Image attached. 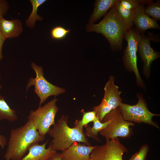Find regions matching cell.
I'll use <instances>...</instances> for the list:
<instances>
[{
  "mask_svg": "<svg viewBox=\"0 0 160 160\" xmlns=\"http://www.w3.org/2000/svg\"><path fill=\"white\" fill-rule=\"evenodd\" d=\"M6 152L5 160H20L32 143L44 141L45 136L40 135L31 120L28 119L23 125L12 129Z\"/></svg>",
  "mask_w": 160,
  "mask_h": 160,
  "instance_id": "cell-1",
  "label": "cell"
},
{
  "mask_svg": "<svg viewBox=\"0 0 160 160\" xmlns=\"http://www.w3.org/2000/svg\"><path fill=\"white\" fill-rule=\"evenodd\" d=\"M127 28L115 6L98 23L89 24L86 27L88 32H94L102 34L108 40L113 51L121 49L124 34Z\"/></svg>",
  "mask_w": 160,
  "mask_h": 160,
  "instance_id": "cell-2",
  "label": "cell"
},
{
  "mask_svg": "<svg viewBox=\"0 0 160 160\" xmlns=\"http://www.w3.org/2000/svg\"><path fill=\"white\" fill-rule=\"evenodd\" d=\"M68 116L62 115L47 133L52 138L48 148L56 151H63L75 142H81L87 146L90 143L83 131L68 125Z\"/></svg>",
  "mask_w": 160,
  "mask_h": 160,
  "instance_id": "cell-3",
  "label": "cell"
},
{
  "mask_svg": "<svg viewBox=\"0 0 160 160\" xmlns=\"http://www.w3.org/2000/svg\"><path fill=\"white\" fill-rule=\"evenodd\" d=\"M124 38L127 42V46L124 49L122 56L124 66L127 71L134 73L137 86L146 90L145 84L139 73L137 64V53L140 34L133 26L127 29Z\"/></svg>",
  "mask_w": 160,
  "mask_h": 160,
  "instance_id": "cell-4",
  "label": "cell"
},
{
  "mask_svg": "<svg viewBox=\"0 0 160 160\" xmlns=\"http://www.w3.org/2000/svg\"><path fill=\"white\" fill-rule=\"evenodd\" d=\"M32 68L36 74L35 78L31 77L26 86V92L32 86H34V92L40 99L39 105L40 106L51 96H57L65 93V90L56 86L48 81L44 76L41 66L34 62L31 64Z\"/></svg>",
  "mask_w": 160,
  "mask_h": 160,
  "instance_id": "cell-5",
  "label": "cell"
},
{
  "mask_svg": "<svg viewBox=\"0 0 160 160\" xmlns=\"http://www.w3.org/2000/svg\"><path fill=\"white\" fill-rule=\"evenodd\" d=\"M57 100L55 97L44 105L39 106L36 110H32L30 112L28 119L32 120L41 135L45 136L51 126L55 124V118L59 109L56 104Z\"/></svg>",
  "mask_w": 160,
  "mask_h": 160,
  "instance_id": "cell-6",
  "label": "cell"
},
{
  "mask_svg": "<svg viewBox=\"0 0 160 160\" xmlns=\"http://www.w3.org/2000/svg\"><path fill=\"white\" fill-rule=\"evenodd\" d=\"M137 97L138 100L136 104L131 105L122 103L119 107L124 119L129 121L147 123L159 128L152 118L159 114L153 113L149 110L143 94L137 93Z\"/></svg>",
  "mask_w": 160,
  "mask_h": 160,
  "instance_id": "cell-7",
  "label": "cell"
},
{
  "mask_svg": "<svg viewBox=\"0 0 160 160\" xmlns=\"http://www.w3.org/2000/svg\"><path fill=\"white\" fill-rule=\"evenodd\" d=\"M108 120L111 121L110 124L99 132L105 139L128 137L131 133L129 127L135 125L132 122L124 119L119 107L106 114L101 122H104Z\"/></svg>",
  "mask_w": 160,
  "mask_h": 160,
  "instance_id": "cell-8",
  "label": "cell"
},
{
  "mask_svg": "<svg viewBox=\"0 0 160 160\" xmlns=\"http://www.w3.org/2000/svg\"><path fill=\"white\" fill-rule=\"evenodd\" d=\"M115 77L110 76L104 88V94L100 104L94 106L92 109L101 122L104 117L112 110L119 106L122 101L120 97L121 91L115 84Z\"/></svg>",
  "mask_w": 160,
  "mask_h": 160,
  "instance_id": "cell-9",
  "label": "cell"
},
{
  "mask_svg": "<svg viewBox=\"0 0 160 160\" xmlns=\"http://www.w3.org/2000/svg\"><path fill=\"white\" fill-rule=\"evenodd\" d=\"M106 140L105 144L95 146L90 154L89 160H123L124 153L127 150L119 138Z\"/></svg>",
  "mask_w": 160,
  "mask_h": 160,
  "instance_id": "cell-10",
  "label": "cell"
},
{
  "mask_svg": "<svg viewBox=\"0 0 160 160\" xmlns=\"http://www.w3.org/2000/svg\"><path fill=\"white\" fill-rule=\"evenodd\" d=\"M140 34L138 51L143 62V74L148 80L151 73V64L155 60L160 57V54L154 50L151 46V41H155V39L153 36H146L144 34Z\"/></svg>",
  "mask_w": 160,
  "mask_h": 160,
  "instance_id": "cell-11",
  "label": "cell"
},
{
  "mask_svg": "<svg viewBox=\"0 0 160 160\" xmlns=\"http://www.w3.org/2000/svg\"><path fill=\"white\" fill-rule=\"evenodd\" d=\"M152 0H119L115 6L117 12L127 28L133 26L134 18L137 8L141 4H148Z\"/></svg>",
  "mask_w": 160,
  "mask_h": 160,
  "instance_id": "cell-12",
  "label": "cell"
},
{
  "mask_svg": "<svg viewBox=\"0 0 160 160\" xmlns=\"http://www.w3.org/2000/svg\"><path fill=\"white\" fill-rule=\"evenodd\" d=\"M95 146H87L75 142L61 153L63 160H89L90 154Z\"/></svg>",
  "mask_w": 160,
  "mask_h": 160,
  "instance_id": "cell-13",
  "label": "cell"
},
{
  "mask_svg": "<svg viewBox=\"0 0 160 160\" xmlns=\"http://www.w3.org/2000/svg\"><path fill=\"white\" fill-rule=\"evenodd\" d=\"M143 5L141 4L137 8L133 20L135 28L140 34H144L148 29L160 28L157 21L145 13Z\"/></svg>",
  "mask_w": 160,
  "mask_h": 160,
  "instance_id": "cell-14",
  "label": "cell"
},
{
  "mask_svg": "<svg viewBox=\"0 0 160 160\" xmlns=\"http://www.w3.org/2000/svg\"><path fill=\"white\" fill-rule=\"evenodd\" d=\"M47 140L41 145L39 143H34L31 144L28 149V153L20 160H48L56 152L46 146L48 142Z\"/></svg>",
  "mask_w": 160,
  "mask_h": 160,
  "instance_id": "cell-15",
  "label": "cell"
},
{
  "mask_svg": "<svg viewBox=\"0 0 160 160\" xmlns=\"http://www.w3.org/2000/svg\"><path fill=\"white\" fill-rule=\"evenodd\" d=\"M22 24L19 19L8 20L0 19V32L6 39L18 36L22 32Z\"/></svg>",
  "mask_w": 160,
  "mask_h": 160,
  "instance_id": "cell-16",
  "label": "cell"
},
{
  "mask_svg": "<svg viewBox=\"0 0 160 160\" xmlns=\"http://www.w3.org/2000/svg\"><path fill=\"white\" fill-rule=\"evenodd\" d=\"M119 0H97L95 4L93 13L89 20V24H93L106 14L109 10L116 5Z\"/></svg>",
  "mask_w": 160,
  "mask_h": 160,
  "instance_id": "cell-17",
  "label": "cell"
},
{
  "mask_svg": "<svg viewBox=\"0 0 160 160\" xmlns=\"http://www.w3.org/2000/svg\"><path fill=\"white\" fill-rule=\"evenodd\" d=\"M17 119L16 111L11 109L0 94V121L5 119L14 122Z\"/></svg>",
  "mask_w": 160,
  "mask_h": 160,
  "instance_id": "cell-18",
  "label": "cell"
},
{
  "mask_svg": "<svg viewBox=\"0 0 160 160\" xmlns=\"http://www.w3.org/2000/svg\"><path fill=\"white\" fill-rule=\"evenodd\" d=\"M110 122V120H108L105 122H101L100 121L98 117L96 116L93 122V125L92 127H90L88 124L86 126L85 135L97 141H100L98 136V133L105 128Z\"/></svg>",
  "mask_w": 160,
  "mask_h": 160,
  "instance_id": "cell-19",
  "label": "cell"
},
{
  "mask_svg": "<svg viewBox=\"0 0 160 160\" xmlns=\"http://www.w3.org/2000/svg\"><path fill=\"white\" fill-rule=\"evenodd\" d=\"M47 1L46 0H30L32 7L31 12L25 23L27 27L31 28H34L36 21H41L43 18L37 14L38 8Z\"/></svg>",
  "mask_w": 160,
  "mask_h": 160,
  "instance_id": "cell-20",
  "label": "cell"
},
{
  "mask_svg": "<svg viewBox=\"0 0 160 160\" xmlns=\"http://www.w3.org/2000/svg\"><path fill=\"white\" fill-rule=\"evenodd\" d=\"M82 117L81 120H76L74 122V127L83 131V127L90 122H93L96 117L95 112L93 111L85 112L82 109L81 111Z\"/></svg>",
  "mask_w": 160,
  "mask_h": 160,
  "instance_id": "cell-21",
  "label": "cell"
},
{
  "mask_svg": "<svg viewBox=\"0 0 160 160\" xmlns=\"http://www.w3.org/2000/svg\"><path fill=\"white\" fill-rule=\"evenodd\" d=\"M145 13L156 21L160 20V1L157 0L156 2L153 1L148 5L145 9Z\"/></svg>",
  "mask_w": 160,
  "mask_h": 160,
  "instance_id": "cell-22",
  "label": "cell"
},
{
  "mask_svg": "<svg viewBox=\"0 0 160 160\" xmlns=\"http://www.w3.org/2000/svg\"><path fill=\"white\" fill-rule=\"evenodd\" d=\"M70 30L64 27L57 26L53 28L50 31V36L53 39L60 40L66 37L70 32Z\"/></svg>",
  "mask_w": 160,
  "mask_h": 160,
  "instance_id": "cell-23",
  "label": "cell"
},
{
  "mask_svg": "<svg viewBox=\"0 0 160 160\" xmlns=\"http://www.w3.org/2000/svg\"><path fill=\"white\" fill-rule=\"evenodd\" d=\"M148 150L147 145H144L139 151L133 155L129 160H145Z\"/></svg>",
  "mask_w": 160,
  "mask_h": 160,
  "instance_id": "cell-24",
  "label": "cell"
},
{
  "mask_svg": "<svg viewBox=\"0 0 160 160\" xmlns=\"http://www.w3.org/2000/svg\"><path fill=\"white\" fill-rule=\"evenodd\" d=\"M9 7L6 0H0V19L3 17L7 12Z\"/></svg>",
  "mask_w": 160,
  "mask_h": 160,
  "instance_id": "cell-25",
  "label": "cell"
},
{
  "mask_svg": "<svg viewBox=\"0 0 160 160\" xmlns=\"http://www.w3.org/2000/svg\"><path fill=\"white\" fill-rule=\"evenodd\" d=\"M6 39L0 32V63L3 58L2 54V49L4 43Z\"/></svg>",
  "mask_w": 160,
  "mask_h": 160,
  "instance_id": "cell-26",
  "label": "cell"
},
{
  "mask_svg": "<svg viewBox=\"0 0 160 160\" xmlns=\"http://www.w3.org/2000/svg\"><path fill=\"white\" fill-rule=\"evenodd\" d=\"M7 142V139L4 135L0 134V146L2 149L4 148Z\"/></svg>",
  "mask_w": 160,
  "mask_h": 160,
  "instance_id": "cell-27",
  "label": "cell"
},
{
  "mask_svg": "<svg viewBox=\"0 0 160 160\" xmlns=\"http://www.w3.org/2000/svg\"><path fill=\"white\" fill-rule=\"evenodd\" d=\"M48 160H63L62 155L61 153L56 152Z\"/></svg>",
  "mask_w": 160,
  "mask_h": 160,
  "instance_id": "cell-28",
  "label": "cell"
},
{
  "mask_svg": "<svg viewBox=\"0 0 160 160\" xmlns=\"http://www.w3.org/2000/svg\"><path fill=\"white\" fill-rule=\"evenodd\" d=\"M1 81V77L0 76V82ZM2 89V86L1 84H0V90L1 89Z\"/></svg>",
  "mask_w": 160,
  "mask_h": 160,
  "instance_id": "cell-29",
  "label": "cell"
}]
</instances>
